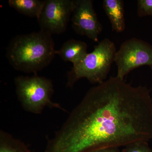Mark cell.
<instances>
[{
	"mask_svg": "<svg viewBox=\"0 0 152 152\" xmlns=\"http://www.w3.org/2000/svg\"><path fill=\"white\" fill-rule=\"evenodd\" d=\"M114 63L117 67L116 77L121 80L142 66H148L152 70V45L137 38L127 40L116 52Z\"/></svg>",
	"mask_w": 152,
	"mask_h": 152,
	"instance_id": "obj_5",
	"label": "cell"
},
{
	"mask_svg": "<svg viewBox=\"0 0 152 152\" xmlns=\"http://www.w3.org/2000/svg\"><path fill=\"white\" fill-rule=\"evenodd\" d=\"M88 45L84 42L71 39L67 41L58 50L56 55L66 62H70L73 66L81 61L88 53Z\"/></svg>",
	"mask_w": 152,
	"mask_h": 152,
	"instance_id": "obj_8",
	"label": "cell"
},
{
	"mask_svg": "<svg viewBox=\"0 0 152 152\" xmlns=\"http://www.w3.org/2000/svg\"><path fill=\"white\" fill-rule=\"evenodd\" d=\"M137 12L139 17H152V0H138Z\"/></svg>",
	"mask_w": 152,
	"mask_h": 152,
	"instance_id": "obj_13",
	"label": "cell"
},
{
	"mask_svg": "<svg viewBox=\"0 0 152 152\" xmlns=\"http://www.w3.org/2000/svg\"><path fill=\"white\" fill-rule=\"evenodd\" d=\"M114 42L108 38L95 46L78 64L67 74V86L72 88L79 80L86 78L91 83L100 84L106 80L114 62L116 52Z\"/></svg>",
	"mask_w": 152,
	"mask_h": 152,
	"instance_id": "obj_3",
	"label": "cell"
},
{
	"mask_svg": "<svg viewBox=\"0 0 152 152\" xmlns=\"http://www.w3.org/2000/svg\"><path fill=\"white\" fill-rule=\"evenodd\" d=\"M72 10L73 0H45L37 19L40 30L52 35L65 32Z\"/></svg>",
	"mask_w": 152,
	"mask_h": 152,
	"instance_id": "obj_6",
	"label": "cell"
},
{
	"mask_svg": "<svg viewBox=\"0 0 152 152\" xmlns=\"http://www.w3.org/2000/svg\"><path fill=\"white\" fill-rule=\"evenodd\" d=\"M0 152H31L24 142L5 131H0Z\"/></svg>",
	"mask_w": 152,
	"mask_h": 152,
	"instance_id": "obj_11",
	"label": "cell"
},
{
	"mask_svg": "<svg viewBox=\"0 0 152 152\" xmlns=\"http://www.w3.org/2000/svg\"><path fill=\"white\" fill-rule=\"evenodd\" d=\"M14 81L18 100L26 111L40 114L48 107L67 112L59 104L52 100L54 86L50 79L34 74L31 77L18 76Z\"/></svg>",
	"mask_w": 152,
	"mask_h": 152,
	"instance_id": "obj_4",
	"label": "cell"
},
{
	"mask_svg": "<svg viewBox=\"0 0 152 152\" xmlns=\"http://www.w3.org/2000/svg\"><path fill=\"white\" fill-rule=\"evenodd\" d=\"M145 86L111 77L90 88L45 152H91L152 140V98Z\"/></svg>",
	"mask_w": 152,
	"mask_h": 152,
	"instance_id": "obj_1",
	"label": "cell"
},
{
	"mask_svg": "<svg viewBox=\"0 0 152 152\" xmlns=\"http://www.w3.org/2000/svg\"><path fill=\"white\" fill-rule=\"evenodd\" d=\"M72 27L77 34L96 42L103 30L91 0H73Z\"/></svg>",
	"mask_w": 152,
	"mask_h": 152,
	"instance_id": "obj_7",
	"label": "cell"
},
{
	"mask_svg": "<svg viewBox=\"0 0 152 152\" xmlns=\"http://www.w3.org/2000/svg\"><path fill=\"white\" fill-rule=\"evenodd\" d=\"M52 35L40 30L14 37L6 50L11 66L26 73L37 74L50 64L56 56Z\"/></svg>",
	"mask_w": 152,
	"mask_h": 152,
	"instance_id": "obj_2",
	"label": "cell"
},
{
	"mask_svg": "<svg viewBox=\"0 0 152 152\" xmlns=\"http://www.w3.org/2000/svg\"><path fill=\"white\" fill-rule=\"evenodd\" d=\"M91 152H121L118 148H109L95 150Z\"/></svg>",
	"mask_w": 152,
	"mask_h": 152,
	"instance_id": "obj_14",
	"label": "cell"
},
{
	"mask_svg": "<svg viewBox=\"0 0 152 152\" xmlns=\"http://www.w3.org/2000/svg\"><path fill=\"white\" fill-rule=\"evenodd\" d=\"M121 152H152L148 142H137L125 147Z\"/></svg>",
	"mask_w": 152,
	"mask_h": 152,
	"instance_id": "obj_12",
	"label": "cell"
},
{
	"mask_svg": "<svg viewBox=\"0 0 152 152\" xmlns=\"http://www.w3.org/2000/svg\"><path fill=\"white\" fill-rule=\"evenodd\" d=\"M42 0H9V6L20 13L28 17H39L45 5Z\"/></svg>",
	"mask_w": 152,
	"mask_h": 152,
	"instance_id": "obj_10",
	"label": "cell"
},
{
	"mask_svg": "<svg viewBox=\"0 0 152 152\" xmlns=\"http://www.w3.org/2000/svg\"><path fill=\"white\" fill-rule=\"evenodd\" d=\"M103 7L111 25L113 31L123 32L126 28L124 2L123 0H104Z\"/></svg>",
	"mask_w": 152,
	"mask_h": 152,
	"instance_id": "obj_9",
	"label": "cell"
}]
</instances>
